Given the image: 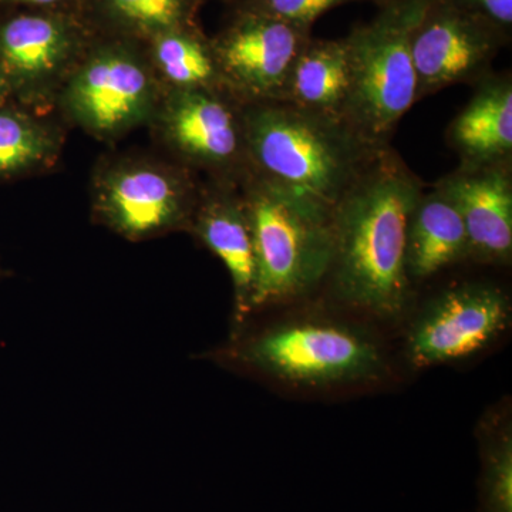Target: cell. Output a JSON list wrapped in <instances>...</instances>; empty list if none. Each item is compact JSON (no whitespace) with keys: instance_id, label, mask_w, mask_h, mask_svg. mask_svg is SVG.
Listing matches in <instances>:
<instances>
[{"instance_id":"cell-1","label":"cell","mask_w":512,"mask_h":512,"mask_svg":"<svg viewBox=\"0 0 512 512\" xmlns=\"http://www.w3.org/2000/svg\"><path fill=\"white\" fill-rule=\"evenodd\" d=\"M423 192L417 175L387 146L343 195L330 217L329 275L340 301L382 318L404 311L412 291L407 229Z\"/></svg>"},{"instance_id":"cell-2","label":"cell","mask_w":512,"mask_h":512,"mask_svg":"<svg viewBox=\"0 0 512 512\" xmlns=\"http://www.w3.org/2000/svg\"><path fill=\"white\" fill-rule=\"evenodd\" d=\"M249 177L316 220L330 222L343 195L387 146L366 140L346 121L288 101L242 104Z\"/></svg>"},{"instance_id":"cell-3","label":"cell","mask_w":512,"mask_h":512,"mask_svg":"<svg viewBox=\"0 0 512 512\" xmlns=\"http://www.w3.org/2000/svg\"><path fill=\"white\" fill-rule=\"evenodd\" d=\"M429 0L380 6L348 36L350 99L346 121L376 146H389L394 128L417 101L412 32Z\"/></svg>"},{"instance_id":"cell-4","label":"cell","mask_w":512,"mask_h":512,"mask_svg":"<svg viewBox=\"0 0 512 512\" xmlns=\"http://www.w3.org/2000/svg\"><path fill=\"white\" fill-rule=\"evenodd\" d=\"M239 184L254 239L252 308L311 292L332 265L330 222L316 220L249 175Z\"/></svg>"},{"instance_id":"cell-5","label":"cell","mask_w":512,"mask_h":512,"mask_svg":"<svg viewBox=\"0 0 512 512\" xmlns=\"http://www.w3.org/2000/svg\"><path fill=\"white\" fill-rule=\"evenodd\" d=\"M150 62L123 46L93 50L60 89L64 113L97 138H119L153 121L163 97Z\"/></svg>"},{"instance_id":"cell-6","label":"cell","mask_w":512,"mask_h":512,"mask_svg":"<svg viewBox=\"0 0 512 512\" xmlns=\"http://www.w3.org/2000/svg\"><path fill=\"white\" fill-rule=\"evenodd\" d=\"M247 355L266 373L302 386L360 382L383 369L382 353L366 333L326 320L269 329L249 345Z\"/></svg>"},{"instance_id":"cell-7","label":"cell","mask_w":512,"mask_h":512,"mask_svg":"<svg viewBox=\"0 0 512 512\" xmlns=\"http://www.w3.org/2000/svg\"><path fill=\"white\" fill-rule=\"evenodd\" d=\"M165 146L221 183L247 173L242 104L227 92L165 90L153 119Z\"/></svg>"},{"instance_id":"cell-8","label":"cell","mask_w":512,"mask_h":512,"mask_svg":"<svg viewBox=\"0 0 512 512\" xmlns=\"http://www.w3.org/2000/svg\"><path fill=\"white\" fill-rule=\"evenodd\" d=\"M510 39L451 0H429L410 40L417 101L454 84L481 82Z\"/></svg>"},{"instance_id":"cell-9","label":"cell","mask_w":512,"mask_h":512,"mask_svg":"<svg viewBox=\"0 0 512 512\" xmlns=\"http://www.w3.org/2000/svg\"><path fill=\"white\" fill-rule=\"evenodd\" d=\"M312 29L239 9L212 43L225 90L241 104L285 100L296 60Z\"/></svg>"},{"instance_id":"cell-10","label":"cell","mask_w":512,"mask_h":512,"mask_svg":"<svg viewBox=\"0 0 512 512\" xmlns=\"http://www.w3.org/2000/svg\"><path fill=\"white\" fill-rule=\"evenodd\" d=\"M93 192L101 217L128 238L175 227L194 215L201 197L185 171L146 160L107 165Z\"/></svg>"},{"instance_id":"cell-11","label":"cell","mask_w":512,"mask_h":512,"mask_svg":"<svg viewBox=\"0 0 512 512\" xmlns=\"http://www.w3.org/2000/svg\"><path fill=\"white\" fill-rule=\"evenodd\" d=\"M511 305L503 289L487 284L454 286L421 312L407 339L416 367L454 362L487 348L507 328Z\"/></svg>"},{"instance_id":"cell-12","label":"cell","mask_w":512,"mask_h":512,"mask_svg":"<svg viewBox=\"0 0 512 512\" xmlns=\"http://www.w3.org/2000/svg\"><path fill=\"white\" fill-rule=\"evenodd\" d=\"M511 163L460 164L434 185L460 212L470 256L491 264L511 261Z\"/></svg>"},{"instance_id":"cell-13","label":"cell","mask_w":512,"mask_h":512,"mask_svg":"<svg viewBox=\"0 0 512 512\" xmlns=\"http://www.w3.org/2000/svg\"><path fill=\"white\" fill-rule=\"evenodd\" d=\"M76 56L72 29L53 16L20 15L0 28V73L10 93L42 99L62 89Z\"/></svg>"},{"instance_id":"cell-14","label":"cell","mask_w":512,"mask_h":512,"mask_svg":"<svg viewBox=\"0 0 512 512\" xmlns=\"http://www.w3.org/2000/svg\"><path fill=\"white\" fill-rule=\"evenodd\" d=\"M195 231L227 266L241 313L252 309L255 291V249L247 210L235 183H221L201 192L195 208Z\"/></svg>"},{"instance_id":"cell-15","label":"cell","mask_w":512,"mask_h":512,"mask_svg":"<svg viewBox=\"0 0 512 512\" xmlns=\"http://www.w3.org/2000/svg\"><path fill=\"white\" fill-rule=\"evenodd\" d=\"M447 138L461 164L512 161L510 73H491L477 83L476 93L448 126Z\"/></svg>"},{"instance_id":"cell-16","label":"cell","mask_w":512,"mask_h":512,"mask_svg":"<svg viewBox=\"0 0 512 512\" xmlns=\"http://www.w3.org/2000/svg\"><path fill=\"white\" fill-rule=\"evenodd\" d=\"M470 256L466 227L443 192L421 194L407 229L406 266L410 281L431 278Z\"/></svg>"},{"instance_id":"cell-17","label":"cell","mask_w":512,"mask_h":512,"mask_svg":"<svg viewBox=\"0 0 512 512\" xmlns=\"http://www.w3.org/2000/svg\"><path fill=\"white\" fill-rule=\"evenodd\" d=\"M350 86L352 76L345 37L316 39L312 36L293 66L282 101L320 116L346 121Z\"/></svg>"},{"instance_id":"cell-18","label":"cell","mask_w":512,"mask_h":512,"mask_svg":"<svg viewBox=\"0 0 512 512\" xmlns=\"http://www.w3.org/2000/svg\"><path fill=\"white\" fill-rule=\"evenodd\" d=\"M150 64L164 92H227L212 43L202 39L197 32L191 30V26L154 36Z\"/></svg>"},{"instance_id":"cell-19","label":"cell","mask_w":512,"mask_h":512,"mask_svg":"<svg viewBox=\"0 0 512 512\" xmlns=\"http://www.w3.org/2000/svg\"><path fill=\"white\" fill-rule=\"evenodd\" d=\"M59 148L60 138L49 124L0 106V175L47 167Z\"/></svg>"},{"instance_id":"cell-20","label":"cell","mask_w":512,"mask_h":512,"mask_svg":"<svg viewBox=\"0 0 512 512\" xmlns=\"http://www.w3.org/2000/svg\"><path fill=\"white\" fill-rule=\"evenodd\" d=\"M107 12L124 28L157 36L191 26L192 0H103Z\"/></svg>"},{"instance_id":"cell-21","label":"cell","mask_w":512,"mask_h":512,"mask_svg":"<svg viewBox=\"0 0 512 512\" xmlns=\"http://www.w3.org/2000/svg\"><path fill=\"white\" fill-rule=\"evenodd\" d=\"M504 431L484 448L480 512H512V437Z\"/></svg>"},{"instance_id":"cell-22","label":"cell","mask_w":512,"mask_h":512,"mask_svg":"<svg viewBox=\"0 0 512 512\" xmlns=\"http://www.w3.org/2000/svg\"><path fill=\"white\" fill-rule=\"evenodd\" d=\"M350 2L357 0H241L239 9L312 29L323 13Z\"/></svg>"},{"instance_id":"cell-23","label":"cell","mask_w":512,"mask_h":512,"mask_svg":"<svg viewBox=\"0 0 512 512\" xmlns=\"http://www.w3.org/2000/svg\"><path fill=\"white\" fill-rule=\"evenodd\" d=\"M451 2L487 20L507 35H511L512 0H451Z\"/></svg>"},{"instance_id":"cell-24","label":"cell","mask_w":512,"mask_h":512,"mask_svg":"<svg viewBox=\"0 0 512 512\" xmlns=\"http://www.w3.org/2000/svg\"><path fill=\"white\" fill-rule=\"evenodd\" d=\"M9 93V84L8 82H6L5 77H3V74L0 73V106H2L3 101L6 100V97L9 96Z\"/></svg>"},{"instance_id":"cell-25","label":"cell","mask_w":512,"mask_h":512,"mask_svg":"<svg viewBox=\"0 0 512 512\" xmlns=\"http://www.w3.org/2000/svg\"><path fill=\"white\" fill-rule=\"evenodd\" d=\"M16 2L32 3V5H53V3L60 2V0H16Z\"/></svg>"},{"instance_id":"cell-26","label":"cell","mask_w":512,"mask_h":512,"mask_svg":"<svg viewBox=\"0 0 512 512\" xmlns=\"http://www.w3.org/2000/svg\"><path fill=\"white\" fill-rule=\"evenodd\" d=\"M370 2L376 3L377 6L392 5V3L404 2V0H370Z\"/></svg>"}]
</instances>
